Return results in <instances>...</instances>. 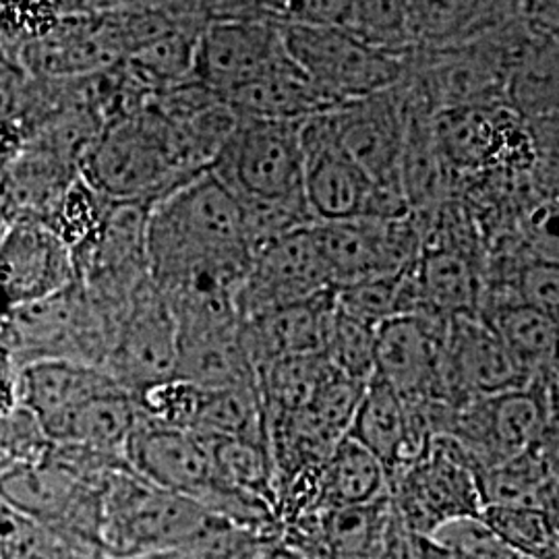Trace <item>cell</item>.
<instances>
[{
  "mask_svg": "<svg viewBox=\"0 0 559 559\" xmlns=\"http://www.w3.org/2000/svg\"><path fill=\"white\" fill-rule=\"evenodd\" d=\"M179 359V323L158 286L147 280L122 316L110 342L104 369L124 390L143 388L175 378Z\"/></svg>",
  "mask_w": 559,
  "mask_h": 559,
  "instance_id": "obj_10",
  "label": "cell"
},
{
  "mask_svg": "<svg viewBox=\"0 0 559 559\" xmlns=\"http://www.w3.org/2000/svg\"><path fill=\"white\" fill-rule=\"evenodd\" d=\"M485 506H531L558 516V433L479 473Z\"/></svg>",
  "mask_w": 559,
  "mask_h": 559,
  "instance_id": "obj_18",
  "label": "cell"
},
{
  "mask_svg": "<svg viewBox=\"0 0 559 559\" xmlns=\"http://www.w3.org/2000/svg\"><path fill=\"white\" fill-rule=\"evenodd\" d=\"M516 559H526V558H516Z\"/></svg>",
  "mask_w": 559,
  "mask_h": 559,
  "instance_id": "obj_37",
  "label": "cell"
},
{
  "mask_svg": "<svg viewBox=\"0 0 559 559\" xmlns=\"http://www.w3.org/2000/svg\"><path fill=\"white\" fill-rule=\"evenodd\" d=\"M81 175L108 200L145 205L195 177L180 158L168 122L150 100L102 127Z\"/></svg>",
  "mask_w": 559,
  "mask_h": 559,
  "instance_id": "obj_2",
  "label": "cell"
},
{
  "mask_svg": "<svg viewBox=\"0 0 559 559\" xmlns=\"http://www.w3.org/2000/svg\"><path fill=\"white\" fill-rule=\"evenodd\" d=\"M286 55L280 23L251 17H218L203 23L193 80L226 100L245 83L260 78Z\"/></svg>",
  "mask_w": 559,
  "mask_h": 559,
  "instance_id": "obj_14",
  "label": "cell"
},
{
  "mask_svg": "<svg viewBox=\"0 0 559 559\" xmlns=\"http://www.w3.org/2000/svg\"><path fill=\"white\" fill-rule=\"evenodd\" d=\"M145 242L164 295H237L251 263L240 203L210 168L150 205Z\"/></svg>",
  "mask_w": 559,
  "mask_h": 559,
  "instance_id": "obj_1",
  "label": "cell"
},
{
  "mask_svg": "<svg viewBox=\"0 0 559 559\" xmlns=\"http://www.w3.org/2000/svg\"><path fill=\"white\" fill-rule=\"evenodd\" d=\"M300 122L239 115L210 170L239 203L305 198Z\"/></svg>",
  "mask_w": 559,
  "mask_h": 559,
  "instance_id": "obj_5",
  "label": "cell"
},
{
  "mask_svg": "<svg viewBox=\"0 0 559 559\" xmlns=\"http://www.w3.org/2000/svg\"><path fill=\"white\" fill-rule=\"evenodd\" d=\"M311 235L330 267L334 288L406 272L419 260L423 247L413 212L388 221L316 222Z\"/></svg>",
  "mask_w": 559,
  "mask_h": 559,
  "instance_id": "obj_8",
  "label": "cell"
},
{
  "mask_svg": "<svg viewBox=\"0 0 559 559\" xmlns=\"http://www.w3.org/2000/svg\"><path fill=\"white\" fill-rule=\"evenodd\" d=\"M323 120L346 156L378 185L404 195L400 187V154L406 112L399 83L369 96L338 102L323 110Z\"/></svg>",
  "mask_w": 559,
  "mask_h": 559,
  "instance_id": "obj_12",
  "label": "cell"
},
{
  "mask_svg": "<svg viewBox=\"0 0 559 559\" xmlns=\"http://www.w3.org/2000/svg\"><path fill=\"white\" fill-rule=\"evenodd\" d=\"M334 288L311 226L293 230L253 253L235 305L240 321L318 297Z\"/></svg>",
  "mask_w": 559,
  "mask_h": 559,
  "instance_id": "obj_11",
  "label": "cell"
},
{
  "mask_svg": "<svg viewBox=\"0 0 559 559\" xmlns=\"http://www.w3.org/2000/svg\"><path fill=\"white\" fill-rule=\"evenodd\" d=\"M9 462H11V460H9V456H7V454H4V450H2V448H0V471H2V468H4V466H7V464H9Z\"/></svg>",
  "mask_w": 559,
  "mask_h": 559,
  "instance_id": "obj_36",
  "label": "cell"
},
{
  "mask_svg": "<svg viewBox=\"0 0 559 559\" xmlns=\"http://www.w3.org/2000/svg\"><path fill=\"white\" fill-rule=\"evenodd\" d=\"M500 336L528 380L556 376L558 320L522 302L500 305L480 316Z\"/></svg>",
  "mask_w": 559,
  "mask_h": 559,
  "instance_id": "obj_24",
  "label": "cell"
},
{
  "mask_svg": "<svg viewBox=\"0 0 559 559\" xmlns=\"http://www.w3.org/2000/svg\"><path fill=\"white\" fill-rule=\"evenodd\" d=\"M480 516L519 558L558 559V516L531 506H485Z\"/></svg>",
  "mask_w": 559,
  "mask_h": 559,
  "instance_id": "obj_26",
  "label": "cell"
},
{
  "mask_svg": "<svg viewBox=\"0 0 559 559\" xmlns=\"http://www.w3.org/2000/svg\"><path fill=\"white\" fill-rule=\"evenodd\" d=\"M83 549L0 503V559H85Z\"/></svg>",
  "mask_w": 559,
  "mask_h": 559,
  "instance_id": "obj_30",
  "label": "cell"
},
{
  "mask_svg": "<svg viewBox=\"0 0 559 559\" xmlns=\"http://www.w3.org/2000/svg\"><path fill=\"white\" fill-rule=\"evenodd\" d=\"M212 438V460H214V480L255 493L274 506L276 491L272 485V452L263 443L233 440V438Z\"/></svg>",
  "mask_w": 559,
  "mask_h": 559,
  "instance_id": "obj_27",
  "label": "cell"
},
{
  "mask_svg": "<svg viewBox=\"0 0 559 559\" xmlns=\"http://www.w3.org/2000/svg\"><path fill=\"white\" fill-rule=\"evenodd\" d=\"M140 415L135 394L117 383L69 411L46 431V440L115 456L122 454Z\"/></svg>",
  "mask_w": 559,
  "mask_h": 559,
  "instance_id": "obj_19",
  "label": "cell"
},
{
  "mask_svg": "<svg viewBox=\"0 0 559 559\" xmlns=\"http://www.w3.org/2000/svg\"><path fill=\"white\" fill-rule=\"evenodd\" d=\"M218 516L200 501L160 489L129 473H108L102 491L98 547L112 559L187 551Z\"/></svg>",
  "mask_w": 559,
  "mask_h": 559,
  "instance_id": "obj_3",
  "label": "cell"
},
{
  "mask_svg": "<svg viewBox=\"0 0 559 559\" xmlns=\"http://www.w3.org/2000/svg\"><path fill=\"white\" fill-rule=\"evenodd\" d=\"M224 102L240 117L270 120H305L336 104L321 94L288 52Z\"/></svg>",
  "mask_w": 559,
  "mask_h": 559,
  "instance_id": "obj_21",
  "label": "cell"
},
{
  "mask_svg": "<svg viewBox=\"0 0 559 559\" xmlns=\"http://www.w3.org/2000/svg\"><path fill=\"white\" fill-rule=\"evenodd\" d=\"M106 369L78 360L44 359L21 365L20 404L46 431L83 400L117 385ZM120 385V383H119Z\"/></svg>",
  "mask_w": 559,
  "mask_h": 559,
  "instance_id": "obj_17",
  "label": "cell"
},
{
  "mask_svg": "<svg viewBox=\"0 0 559 559\" xmlns=\"http://www.w3.org/2000/svg\"><path fill=\"white\" fill-rule=\"evenodd\" d=\"M141 413L147 419L158 420L162 425L193 429L200 417L205 390L182 378L152 383L135 394Z\"/></svg>",
  "mask_w": 559,
  "mask_h": 559,
  "instance_id": "obj_32",
  "label": "cell"
},
{
  "mask_svg": "<svg viewBox=\"0 0 559 559\" xmlns=\"http://www.w3.org/2000/svg\"><path fill=\"white\" fill-rule=\"evenodd\" d=\"M288 57L330 100H350L394 87L406 52L365 40L338 23H280Z\"/></svg>",
  "mask_w": 559,
  "mask_h": 559,
  "instance_id": "obj_4",
  "label": "cell"
},
{
  "mask_svg": "<svg viewBox=\"0 0 559 559\" xmlns=\"http://www.w3.org/2000/svg\"><path fill=\"white\" fill-rule=\"evenodd\" d=\"M558 261H531L510 282V302L535 307L558 320Z\"/></svg>",
  "mask_w": 559,
  "mask_h": 559,
  "instance_id": "obj_33",
  "label": "cell"
},
{
  "mask_svg": "<svg viewBox=\"0 0 559 559\" xmlns=\"http://www.w3.org/2000/svg\"><path fill=\"white\" fill-rule=\"evenodd\" d=\"M448 320L429 313H404L376 328L373 376L404 400L436 394L441 342Z\"/></svg>",
  "mask_w": 559,
  "mask_h": 559,
  "instance_id": "obj_16",
  "label": "cell"
},
{
  "mask_svg": "<svg viewBox=\"0 0 559 559\" xmlns=\"http://www.w3.org/2000/svg\"><path fill=\"white\" fill-rule=\"evenodd\" d=\"M320 508H355L385 500V466L359 441L342 436L320 464Z\"/></svg>",
  "mask_w": 559,
  "mask_h": 559,
  "instance_id": "obj_23",
  "label": "cell"
},
{
  "mask_svg": "<svg viewBox=\"0 0 559 559\" xmlns=\"http://www.w3.org/2000/svg\"><path fill=\"white\" fill-rule=\"evenodd\" d=\"M302 195L316 222L402 218L411 207L396 191L371 179L346 156L318 112L300 122Z\"/></svg>",
  "mask_w": 559,
  "mask_h": 559,
  "instance_id": "obj_6",
  "label": "cell"
},
{
  "mask_svg": "<svg viewBox=\"0 0 559 559\" xmlns=\"http://www.w3.org/2000/svg\"><path fill=\"white\" fill-rule=\"evenodd\" d=\"M528 383L524 369L480 316L448 320L433 399L460 408L471 400L496 396Z\"/></svg>",
  "mask_w": 559,
  "mask_h": 559,
  "instance_id": "obj_9",
  "label": "cell"
},
{
  "mask_svg": "<svg viewBox=\"0 0 559 559\" xmlns=\"http://www.w3.org/2000/svg\"><path fill=\"white\" fill-rule=\"evenodd\" d=\"M346 436L380 460L390 479L411 464L406 402L376 376L362 388Z\"/></svg>",
  "mask_w": 559,
  "mask_h": 559,
  "instance_id": "obj_22",
  "label": "cell"
},
{
  "mask_svg": "<svg viewBox=\"0 0 559 559\" xmlns=\"http://www.w3.org/2000/svg\"><path fill=\"white\" fill-rule=\"evenodd\" d=\"M556 378L531 381L526 388L471 400L456 408L448 433L468 450L479 473L558 433L556 404H551Z\"/></svg>",
  "mask_w": 559,
  "mask_h": 559,
  "instance_id": "obj_7",
  "label": "cell"
},
{
  "mask_svg": "<svg viewBox=\"0 0 559 559\" xmlns=\"http://www.w3.org/2000/svg\"><path fill=\"white\" fill-rule=\"evenodd\" d=\"M506 94L512 98L514 110L535 120L549 119L558 108V57L556 46L535 48L526 52L510 71Z\"/></svg>",
  "mask_w": 559,
  "mask_h": 559,
  "instance_id": "obj_28",
  "label": "cell"
},
{
  "mask_svg": "<svg viewBox=\"0 0 559 559\" xmlns=\"http://www.w3.org/2000/svg\"><path fill=\"white\" fill-rule=\"evenodd\" d=\"M415 280L419 290L420 313L441 320L459 316H479L485 282L471 253L448 247H420L415 263Z\"/></svg>",
  "mask_w": 559,
  "mask_h": 559,
  "instance_id": "obj_20",
  "label": "cell"
},
{
  "mask_svg": "<svg viewBox=\"0 0 559 559\" xmlns=\"http://www.w3.org/2000/svg\"><path fill=\"white\" fill-rule=\"evenodd\" d=\"M427 537L440 543L456 559L519 558L480 514L443 520Z\"/></svg>",
  "mask_w": 559,
  "mask_h": 559,
  "instance_id": "obj_31",
  "label": "cell"
},
{
  "mask_svg": "<svg viewBox=\"0 0 559 559\" xmlns=\"http://www.w3.org/2000/svg\"><path fill=\"white\" fill-rule=\"evenodd\" d=\"M373 346L376 328L346 316L334 305L321 353L330 365L344 378L367 383L373 378Z\"/></svg>",
  "mask_w": 559,
  "mask_h": 559,
  "instance_id": "obj_29",
  "label": "cell"
},
{
  "mask_svg": "<svg viewBox=\"0 0 559 559\" xmlns=\"http://www.w3.org/2000/svg\"><path fill=\"white\" fill-rule=\"evenodd\" d=\"M415 559H456L448 549H443L440 543L427 537L415 535Z\"/></svg>",
  "mask_w": 559,
  "mask_h": 559,
  "instance_id": "obj_35",
  "label": "cell"
},
{
  "mask_svg": "<svg viewBox=\"0 0 559 559\" xmlns=\"http://www.w3.org/2000/svg\"><path fill=\"white\" fill-rule=\"evenodd\" d=\"M320 533L328 559H378L392 512L385 500L355 508H320Z\"/></svg>",
  "mask_w": 559,
  "mask_h": 559,
  "instance_id": "obj_25",
  "label": "cell"
},
{
  "mask_svg": "<svg viewBox=\"0 0 559 559\" xmlns=\"http://www.w3.org/2000/svg\"><path fill=\"white\" fill-rule=\"evenodd\" d=\"M21 362L0 344V417L20 406Z\"/></svg>",
  "mask_w": 559,
  "mask_h": 559,
  "instance_id": "obj_34",
  "label": "cell"
},
{
  "mask_svg": "<svg viewBox=\"0 0 559 559\" xmlns=\"http://www.w3.org/2000/svg\"><path fill=\"white\" fill-rule=\"evenodd\" d=\"M78 282L69 245L40 221L0 226V316L59 295Z\"/></svg>",
  "mask_w": 559,
  "mask_h": 559,
  "instance_id": "obj_13",
  "label": "cell"
},
{
  "mask_svg": "<svg viewBox=\"0 0 559 559\" xmlns=\"http://www.w3.org/2000/svg\"><path fill=\"white\" fill-rule=\"evenodd\" d=\"M122 459L141 479L193 500L214 483L210 433L162 425L143 413L124 443Z\"/></svg>",
  "mask_w": 559,
  "mask_h": 559,
  "instance_id": "obj_15",
  "label": "cell"
}]
</instances>
